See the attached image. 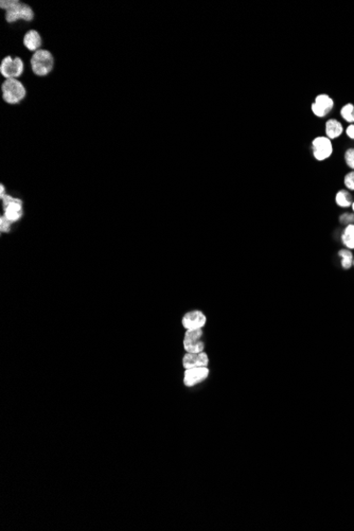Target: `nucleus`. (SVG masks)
Here are the masks:
<instances>
[{
	"label": "nucleus",
	"instance_id": "nucleus-1",
	"mask_svg": "<svg viewBox=\"0 0 354 531\" xmlns=\"http://www.w3.org/2000/svg\"><path fill=\"white\" fill-rule=\"evenodd\" d=\"M54 66V59L52 54L48 50H43L39 49L34 54H33L31 59V67L32 71L35 73L36 76L45 77L49 75L53 69Z\"/></svg>",
	"mask_w": 354,
	"mask_h": 531
},
{
	"label": "nucleus",
	"instance_id": "nucleus-2",
	"mask_svg": "<svg viewBox=\"0 0 354 531\" xmlns=\"http://www.w3.org/2000/svg\"><path fill=\"white\" fill-rule=\"evenodd\" d=\"M3 100L9 104H18L26 97V88L20 81L9 79L3 82L1 86Z\"/></svg>",
	"mask_w": 354,
	"mask_h": 531
},
{
	"label": "nucleus",
	"instance_id": "nucleus-3",
	"mask_svg": "<svg viewBox=\"0 0 354 531\" xmlns=\"http://www.w3.org/2000/svg\"><path fill=\"white\" fill-rule=\"evenodd\" d=\"M2 204H3V210H4L3 216L12 224L15 222H18V220L23 215V209H22L23 202L20 199H16V198L11 197V195L6 194L5 197L2 199Z\"/></svg>",
	"mask_w": 354,
	"mask_h": 531
},
{
	"label": "nucleus",
	"instance_id": "nucleus-4",
	"mask_svg": "<svg viewBox=\"0 0 354 531\" xmlns=\"http://www.w3.org/2000/svg\"><path fill=\"white\" fill-rule=\"evenodd\" d=\"M34 17V13H33L32 7L21 3L18 0H14L13 4L5 11V19L7 22H15L18 19L31 21Z\"/></svg>",
	"mask_w": 354,
	"mask_h": 531
},
{
	"label": "nucleus",
	"instance_id": "nucleus-5",
	"mask_svg": "<svg viewBox=\"0 0 354 531\" xmlns=\"http://www.w3.org/2000/svg\"><path fill=\"white\" fill-rule=\"evenodd\" d=\"M24 69L23 62L20 58L13 59L12 56H6L0 65V72L6 80L19 78Z\"/></svg>",
	"mask_w": 354,
	"mask_h": 531
},
{
	"label": "nucleus",
	"instance_id": "nucleus-6",
	"mask_svg": "<svg viewBox=\"0 0 354 531\" xmlns=\"http://www.w3.org/2000/svg\"><path fill=\"white\" fill-rule=\"evenodd\" d=\"M313 156L318 161H324L331 156L333 153V144L331 139L326 136L316 137L312 141Z\"/></svg>",
	"mask_w": 354,
	"mask_h": 531
},
{
	"label": "nucleus",
	"instance_id": "nucleus-7",
	"mask_svg": "<svg viewBox=\"0 0 354 531\" xmlns=\"http://www.w3.org/2000/svg\"><path fill=\"white\" fill-rule=\"evenodd\" d=\"M333 107H334L333 99L330 96L326 95V94L318 95L315 98L314 103H313L311 106L313 113L319 118L327 116L328 113L333 109Z\"/></svg>",
	"mask_w": 354,
	"mask_h": 531
},
{
	"label": "nucleus",
	"instance_id": "nucleus-8",
	"mask_svg": "<svg viewBox=\"0 0 354 531\" xmlns=\"http://www.w3.org/2000/svg\"><path fill=\"white\" fill-rule=\"evenodd\" d=\"M209 373L208 367H194V368L185 369L184 384L188 387L195 386L207 379Z\"/></svg>",
	"mask_w": 354,
	"mask_h": 531
},
{
	"label": "nucleus",
	"instance_id": "nucleus-9",
	"mask_svg": "<svg viewBox=\"0 0 354 531\" xmlns=\"http://www.w3.org/2000/svg\"><path fill=\"white\" fill-rule=\"evenodd\" d=\"M206 322H207V317L200 310H193L186 313L182 319L183 326L186 330L203 329Z\"/></svg>",
	"mask_w": 354,
	"mask_h": 531
},
{
	"label": "nucleus",
	"instance_id": "nucleus-10",
	"mask_svg": "<svg viewBox=\"0 0 354 531\" xmlns=\"http://www.w3.org/2000/svg\"><path fill=\"white\" fill-rule=\"evenodd\" d=\"M23 45L30 51H37L42 46V37L35 30L28 31L23 36Z\"/></svg>",
	"mask_w": 354,
	"mask_h": 531
},
{
	"label": "nucleus",
	"instance_id": "nucleus-11",
	"mask_svg": "<svg viewBox=\"0 0 354 531\" xmlns=\"http://www.w3.org/2000/svg\"><path fill=\"white\" fill-rule=\"evenodd\" d=\"M344 132V127L340 121L336 119H330L326 122V137L329 139H336Z\"/></svg>",
	"mask_w": 354,
	"mask_h": 531
},
{
	"label": "nucleus",
	"instance_id": "nucleus-12",
	"mask_svg": "<svg viewBox=\"0 0 354 531\" xmlns=\"http://www.w3.org/2000/svg\"><path fill=\"white\" fill-rule=\"evenodd\" d=\"M184 349L187 353H201L205 350V344L202 339H190L184 338L183 341Z\"/></svg>",
	"mask_w": 354,
	"mask_h": 531
},
{
	"label": "nucleus",
	"instance_id": "nucleus-13",
	"mask_svg": "<svg viewBox=\"0 0 354 531\" xmlns=\"http://www.w3.org/2000/svg\"><path fill=\"white\" fill-rule=\"evenodd\" d=\"M342 242L347 249H354V224L346 226L342 234Z\"/></svg>",
	"mask_w": 354,
	"mask_h": 531
},
{
	"label": "nucleus",
	"instance_id": "nucleus-14",
	"mask_svg": "<svg viewBox=\"0 0 354 531\" xmlns=\"http://www.w3.org/2000/svg\"><path fill=\"white\" fill-rule=\"evenodd\" d=\"M335 203L341 208H348L352 205V197L347 190H340L335 195Z\"/></svg>",
	"mask_w": 354,
	"mask_h": 531
},
{
	"label": "nucleus",
	"instance_id": "nucleus-15",
	"mask_svg": "<svg viewBox=\"0 0 354 531\" xmlns=\"http://www.w3.org/2000/svg\"><path fill=\"white\" fill-rule=\"evenodd\" d=\"M339 257L341 258L342 267L344 269H350L353 266V254L349 249H342L339 251Z\"/></svg>",
	"mask_w": 354,
	"mask_h": 531
},
{
	"label": "nucleus",
	"instance_id": "nucleus-16",
	"mask_svg": "<svg viewBox=\"0 0 354 531\" xmlns=\"http://www.w3.org/2000/svg\"><path fill=\"white\" fill-rule=\"evenodd\" d=\"M341 116L345 121L349 122V123H354V105L351 103H348L344 105L341 109Z\"/></svg>",
	"mask_w": 354,
	"mask_h": 531
},
{
	"label": "nucleus",
	"instance_id": "nucleus-17",
	"mask_svg": "<svg viewBox=\"0 0 354 531\" xmlns=\"http://www.w3.org/2000/svg\"><path fill=\"white\" fill-rule=\"evenodd\" d=\"M183 366L185 369L194 368V367H199L197 365V354L194 353H186L183 357Z\"/></svg>",
	"mask_w": 354,
	"mask_h": 531
},
{
	"label": "nucleus",
	"instance_id": "nucleus-18",
	"mask_svg": "<svg viewBox=\"0 0 354 531\" xmlns=\"http://www.w3.org/2000/svg\"><path fill=\"white\" fill-rule=\"evenodd\" d=\"M345 161L350 169L354 171V148L348 149L345 153Z\"/></svg>",
	"mask_w": 354,
	"mask_h": 531
},
{
	"label": "nucleus",
	"instance_id": "nucleus-19",
	"mask_svg": "<svg viewBox=\"0 0 354 531\" xmlns=\"http://www.w3.org/2000/svg\"><path fill=\"white\" fill-rule=\"evenodd\" d=\"M203 337V329H194L187 330L185 333V338L190 339H202Z\"/></svg>",
	"mask_w": 354,
	"mask_h": 531
},
{
	"label": "nucleus",
	"instance_id": "nucleus-20",
	"mask_svg": "<svg viewBox=\"0 0 354 531\" xmlns=\"http://www.w3.org/2000/svg\"><path fill=\"white\" fill-rule=\"evenodd\" d=\"M344 184L348 190L354 191V171L353 170L348 174H346L344 178Z\"/></svg>",
	"mask_w": 354,
	"mask_h": 531
},
{
	"label": "nucleus",
	"instance_id": "nucleus-21",
	"mask_svg": "<svg viewBox=\"0 0 354 531\" xmlns=\"http://www.w3.org/2000/svg\"><path fill=\"white\" fill-rule=\"evenodd\" d=\"M208 364L209 357L207 353L204 352V351L201 353H197V365H199V367H208Z\"/></svg>",
	"mask_w": 354,
	"mask_h": 531
},
{
	"label": "nucleus",
	"instance_id": "nucleus-22",
	"mask_svg": "<svg viewBox=\"0 0 354 531\" xmlns=\"http://www.w3.org/2000/svg\"><path fill=\"white\" fill-rule=\"evenodd\" d=\"M11 225L12 223L9 222L3 215L0 217V230H1V232H9Z\"/></svg>",
	"mask_w": 354,
	"mask_h": 531
},
{
	"label": "nucleus",
	"instance_id": "nucleus-23",
	"mask_svg": "<svg viewBox=\"0 0 354 531\" xmlns=\"http://www.w3.org/2000/svg\"><path fill=\"white\" fill-rule=\"evenodd\" d=\"M341 222L342 223H346V224H354V216L353 214H343V216L341 217Z\"/></svg>",
	"mask_w": 354,
	"mask_h": 531
},
{
	"label": "nucleus",
	"instance_id": "nucleus-24",
	"mask_svg": "<svg viewBox=\"0 0 354 531\" xmlns=\"http://www.w3.org/2000/svg\"><path fill=\"white\" fill-rule=\"evenodd\" d=\"M346 133L347 136L354 140V124H350L347 128H346Z\"/></svg>",
	"mask_w": 354,
	"mask_h": 531
},
{
	"label": "nucleus",
	"instance_id": "nucleus-25",
	"mask_svg": "<svg viewBox=\"0 0 354 531\" xmlns=\"http://www.w3.org/2000/svg\"><path fill=\"white\" fill-rule=\"evenodd\" d=\"M4 193H5V189H4V186H3V185H1V186H0V198H1V200H2V199H3L4 197H5V194H4Z\"/></svg>",
	"mask_w": 354,
	"mask_h": 531
},
{
	"label": "nucleus",
	"instance_id": "nucleus-26",
	"mask_svg": "<svg viewBox=\"0 0 354 531\" xmlns=\"http://www.w3.org/2000/svg\"><path fill=\"white\" fill-rule=\"evenodd\" d=\"M351 208H352V210H353V212H354V202L352 203V205H351Z\"/></svg>",
	"mask_w": 354,
	"mask_h": 531
},
{
	"label": "nucleus",
	"instance_id": "nucleus-27",
	"mask_svg": "<svg viewBox=\"0 0 354 531\" xmlns=\"http://www.w3.org/2000/svg\"><path fill=\"white\" fill-rule=\"evenodd\" d=\"M353 266H354V260H353Z\"/></svg>",
	"mask_w": 354,
	"mask_h": 531
}]
</instances>
